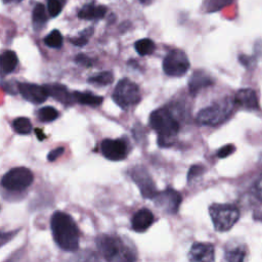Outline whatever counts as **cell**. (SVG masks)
I'll return each mask as SVG.
<instances>
[{"mask_svg": "<svg viewBox=\"0 0 262 262\" xmlns=\"http://www.w3.org/2000/svg\"><path fill=\"white\" fill-rule=\"evenodd\" d=\"M50 226L53 238L60 249L66 251H76L78 249L79 228L69 214L56 211L51 217Z\"/></svg>", "mask_w": 262, "mask_h": 262, "instance_id": "cell-1", "label": "cell"}, {"mask_svg": "<svg viewBox=\"0 0 262 262\" xmlns=\"http://www.w3.org/2000/svg\"><path fill=\"white\" fill-rule=\"evenodd\" d=\"M96 246L106 262H135L136 260L135 250L116 234L98 236Z\"/></svg>", "mask_w": 262, "mask_h": 262, "instance_id": "cell-2", "label": "cell"}, {"mask_svg": "<svg viewBox=\"0 0 262 262\" xmlns=\"http://www.w3.org/2000/svg\"><path fill=\"white\" fill-rule=\"evenodd\" d=\"M149 124L158 134V143L161 147L174 144L180 126L167 108L161 107L154 111L149 116Z\"/></svg>", "mask_w": 262, "mask_h": 262, "instance_id": "cell-3", "label": "cell"}, {"mask_svg": "<svg viewBox=\"0 0 262 262\" xmlns=\"http://www.w3.org/2000/svg\"><path fill=\"white\" fill-rule=\"evenodd\" d=\"M234 104V99L229 97L223 98L205 108H202L196 116V121L202 125H219L230 117Z\"/></svg>", "mask_w": 262, "mask_h": 262, "instance_id": "cell-4", "label": "cell"}, {"mask_svg": "<svg viewBox=\"0 0 262 262\" xmlns=\"http://www.w3.org/2000/svg\"><path fill=\"white\" fill-rule=\"evenodd\" d=\"M209 213L214 228L220 232L229 230L239 218L237 207L231 204H212L209 207Z\"/></svg>", "mask_w": 262, "mask_h": 262, "instance_id": "cell-5", "label": "cell"}, {"mask_svg": "<svg viewBox=\"0 0 262 262\" xmlns=\"http://www.w3.org/2000/svg\"><path fill=\"white\" fill-rule=\"evenodd\" d=\"M114 101L122 108H129L140 101L138 86L128 78L121 79L116 85L113 95Z\"/></svg>", "mask_w": 262, "mask_h": 262, "instance_id": "cell-6", "label": "cell"}, {"mask_svg": "<svg viewBox=\"0 0 262 262\" xmlns=\"http://www.w3.org/2000/svg\"><path fill=\"white\" fill-rule=\"evenodd\" d=\"M34 180L32 171L26 167H15L6 172L1 180L4 188L10 191H21L28 188Z\"/></svg>", "mask_w": 262, "mask_h": 262, "instance_id": "cell-7", "label": "cell"}, {"mask_svg": "<svg viewBox=\"0 0 262 262\" xmlns=\"http://www.w3.org/2000/svg\"><path fill=\"white\" fill-rule=\"evenodd\" d=\"M189 60L184 51L172 49L163 60V71L168 76L180 77L186 74L189 69Z\"/></svg>", "mask_w": 262, "mask_h": 262, "instance_id": "cell-8", "label": "cell"}, {"mask_svg": "<svg viewBox=\"0 0 262 262\" xmlns=\"http://www.w3.org/2000/svg\"><path fill=\"white\" fill-rule=\"evenodd\" d=\"M131 178L137 184L143 198L154 199L158 193L152 178L143 166L137 165L133 167L131 170Z\"/></svg>", "mask_w": 262, "mask_h": 262, "instance_id": "cell-9", "label": "cell"}, {"mask_svg": "<svg viewBox=\"0 0 262 262\" xmlns=\"http://www.w3.org/2000/svg\"><path fill=\"white\" fill-rule=\"evenodd\" d=\"M102 155L111 161L124 160L129 151L128 142L124 138L104 139L100 145Z\"/></svg>", "mask_w": 262, "mask_h": 262, "instance_id": "cell-10", "label": "cell"}, {"mask_svg": "<svg viewBox=\"0 0 262 262\" xmlns=\"http://www.w3.org/2000/svg\"><path fill=\"white\" fill-rule=\"evenodd\" d=\"M152 200L160 209L169 214H175L179 209L182 198L178 191L168 187L165 190L158 192Z\"/></svg>", "mask_w": 262, "mask_h": 262, "instance_id": "cell-11", "label": "cell"}, {"mask_svg": "<svg viewBox=\"0 0 262 262\" xmlns=\"http://www.w3.org/2000/svg\"><path fill=\"white\" fill-rule=\"evenodd\" d=\"M17 90L26 100L35 104L44 102L48 97V93L45 87L37 84L18 83Z\"/></svg>", "mask_w": 262, "mask_h": 262, "instance_id": "cell-12", "label": "cell"}, {"mask_svg": "<svg viewBox=\"0 0 262 262\" xmlns=\"http://www.w3.org/2000/svg\"><path fill=\"white\" fill-rule=\"evenodd\" d=\"M215 250L210 243H194L188 253L189 262H214Z\"/></svg>", "mask_w": 262, "mask_h": 262, "instance_id": "cell-13", "label": "cell"}, {"mask_svg": "<svg viewBox=\"0 0 262 262\" xmlns=\"http://www.w3.org/2000/svg\"><path fill=\"white\" fill-rule=\"evenodd\" d=\"M48 96L53 97L55 100L59 101L64 105H71L74 103L75 98L73 93H71L64 85L53 83V84H46L44 85Z\"/></svg>", "mask_w": 262, "mask_h": 262, "instance_id": "cell-14", "label": "cell"}, {"mask_svg": "<svg viewBox=\"0 0 262 262\" xmlns=\"http://www.w3.org/2000/svg\"><path fill=\"white\" fill-rule=\"evenodd\" d=\"M234 102L236 105L246 108V110H258L259 102L257 94L253 89L245 88L236 92L234 96Z\"/></svg>", "mask_w": 262, "mask_h": 262, "instance_id": "cell-15", "label": "cell"}, {"mask_svg": "<svg viewBox=\"0 0 262 262\" xmlns=\"http://www.w3.org/2000/svg\"><path fill=\"white\" fill-rule=\"evenodd\" d=\"M214 83L213 79L204 71L198 70L192 73L188 81V89L191 95L198 94L203 88H206Z\"/></svg>", "mask_w": 262, "mask_h": 262, "instance_id": "cell-16", "label": "cell"}, {"mask_svg": "<svg viewBox=\"0 0 262 262\" xmlns=\"http://www.w3.org/2000/svg\"><path fill=\"white\" fill-rule=\"evenodd\" d=\"M154 221H155L154 214L148 209L142 208L133 215L131 224L134 231L144 232L146 229L149 228V226L154 223Z\"/></svg>", "mask_w": 262, "mask_h": 262, "instance_id": "cell-17", "label": "cell"}, {"mask_svg": "<svg viewBox=\"0 0 262 262\" xmlns=\"http://www.w3.org/2000/svg\"><path fill=\"white\" fill-rule=\"evenodd\" d=\"M106 13V7L104 5H95L93 2L84 5L78 12V16L82 19L91 20L102 18Z\"/></svg>", "mask_w": 262, "mask_h": 262, "instance_id": "cell-18", "label": "cell"}, {"mask_svg": "<svg viewBox=\"0 0 262 262\" xmlns=\"http://www.w3.org/2000/svg\"><path fill=\"white\" fill-rule=\"evenodd\" d=\"M0 61H1V73L2 75H6L15 70L18 59L15 52L11 50H6L1 54Z\"/></svg>", "mask_w": 262, "mask_h": 262, "instance_id": "cell-19", "label": "cell"}, {"mask_svg": "<svg viewBox=\"0 0 262 262\" xmlns=\"http://www.w3.org/2000/svg\"><path fill=\"white\" fill-rule=\"evenodd\" d=\"M75 101L81 104L85 105H91V106H97L102 103L103 98L101 96L95 95L91 92H80V91H75L73 93Z\"/></svg>", "mask_w": 262, "mask_h": 262, "instance_id": "cell-20", "label": "cell"}, {"mask_svg": "<svg viewBox=\"0 0 262 262\" xmlns=\"http://www.w3.org/2000/svg\"><path fill=\"white\" fill-rule=\"evenodd\" d=\"M47 14H46V10L45 7L42 3H37L33 9L32 12V19H33V25L36 31H38L39 29H41L42 26L45 25V23L47 21Z\"/></svg>", "mask_w": 262, "mask_h": 262, "instance_id": "cell-21", "label": "cell"}, {"mask_svg": "<svg viewBox=\"0 0 262 262\" xmlns=\"http://www.w3.org/2000/svg\"><path fill=\"white\" fill-rule=\"evenodd\" d=\"M247 249L244 246H235L225 251L227 262H246Z\"/></svg>", "mask_w": 262, "mask_h": 262, "instance_id": "cell-22", "label": "cell"}, {"mask_svg": "<svg viewBox=\"0 0 262 262\" xmlns=\"http://www.w3.org/2000/svg\"><path fill=\"white\" fill-rule=\"evenodd\" d=\"M134 47H135L136 52L141 56L149 55L156 49V45H155L154 41L149 38H143V39L137 40L134 44Z\"/></svg>", "mask_w": 262, "mask_h": 262, "instance_id": "cell-23", "label": "cell"}, {"mask_svg": "<svg viewBox=\"0 0 262 262\" xmlns=\"http://www.w3.org/2000/svg\"><path fill=\"white\" fill-rule=\"evenodd\" d=\"M233 0H204L202 8L205 12L211 13L221 10L222 8L230 5Z\"/></svg>", "mask_w": 262, "mask_h": 262, "instance_id": "cell-24", "label": "cell"}, {"mask_svg": "<svg viewBox=\"0 0 262 262\" xmlns=\"http://www.w3.org/2000/svg\"><path fill=\"white\" fill-rule=\"evenodd\" d=\"M114 81V75L110 71L100 72L90 78H88V82L91 84L99 85V86H105L112 84Z\"/></svg>", "mask_w": 262, "mask_h": 262, "instance_id": "cell-25", "label": "cell"}, {"mask_svg": "<svg viewBox=\"0 0 262 262\" xmlns=\"http://www.w3.org/2000/svg\"><path fill=\"white\" fill-rule=\"evenodd\" d=\"M13 130L18 134H29L32 131V123L26 117H18L12 123Z\"/></svg>", "mask_w": 262, "mask_h": 262, "instance_id": "cell-26", "label": "cell"}, {"mask_svg": "<svg viewBox=\"0 0 262 262\" xmlns=\"http://www.w3.org/2000/svg\"><path fill=\"white\" fill-rule=\"evenodd\" d=\"M58 115V112L53 106H43L38 111V119L44 123L54 121Z\"/></svg>", "mask_w": 262, "mask_h": 262, "instance_id": "cell-27", "label": "cell"}, {"mask_svg": "<svg viewBox=\"0 0 262 262\" xmlns=\"http://www.w3.org/2000/svg\"><path fill=\"white\" fill-rule=\"evenodd\" d=\"M44 43L51 48H60L62 45V36L58 30L51 31L45 38Z\"/></svg>", "mask_w": 262, "mask_h": 262, "instance_id": "cell-28", "label": "cell"}, {"mask_svg": "<svg viewBox=\"0 0 262 262\" xmlns=\"http://www.w3.org/2000/svg\"><path fill=\"white\" fill-rule=\"evenodd\" d=\"M93 31H94V29L92 27H89V28L83 30L82 32H80L77 37L71 38L70 42L76 46H80V47L84 46L88 43V39L93 34Z\"/></svg>", "mask_w": 262, "mask_h": 262, "instance_id": "cell-29", "label": "cell"}, {"mask_svg": "<svg viewBox=\"0 0 262 262\" xmlns=\"http://www.w3.org/2000/svg\"><path fill=\"white\" fill-rule=\"evenodd\" d=\"M62 8V4L59 0H47V9L51 17L57 16Z\"/></svg>", "mask_w": 262, "mask_h": 262, "instance_id": "cell-30", "label": "cell"}, {"mask_svg": "<svg viewBox=\"0 0 262 262\" xmlns=\"http://www.w3.org/2000/svg\"><path fill=\"white\" fill-rule=\"evenodd\" d=\"M75 62L78 63L79 66L85 67V68H90L92 67V60L84 53H79L75 56Z\"/></svg>", "mask_w": 262, "mask_h": 262, "instance_id": "cell-31", "label": "cell"}, {"mask_svg": "<svg viewBox=\"0 0 262 262\" xmlns=\"http://www.w3.org/2000/svg\"><path fill=\"white\" fill-rule=\"evenodd\" d=\"M204 172V167L202 165H193L190 167L187 173V180L190 181L192 178L200 176Z\"/></svg>", "mask_w": 262, "mask_h": 262, "instance_id": "cell-32", "label": "cell"}, {"mask_svg": "<svg viewBox=\"0 0 262 262\" xmlns=\"http://www.w3.org/2000/svg\"><path fill=\"white\" fill-rule=\"evenodd\" d=\"M235 147L232 144H226L224 146H222L218 151H217V156L218 158H226L229 155H231L234 151Z\"/></svg>", "mask_w": 262, "mask_h": 262, "instance_id": "cell-33", "label": "cell"}, {"mask_svg": "<svg viewBox=\"0 0 262 262\" xmlns=\"http://www.w3.org/2000/svg\"><path fill=\"white\" fill-rule=\"evenodd\" d=\"M63 150H64V148H63L62 146H59V147H56V148L52 149V150L48 154L47 160H48L49 162H54L55 160H57V159L63 154Z\"/></svg>", "mask_w": 262, "mask_h": 262, "instance_id": "cell-34", "label": "cell"}, {"mask_svg": "<svg viewBox=\"0 0 262 262\" xmlns=\"http://www.w3.org/2000/svg\"><path fill=\"white\" fill-rule=\"evenodd\" d=\"M238 59H239L241 63H243V64H244L245 67H247V68H252V67H254V66H255V63H256L255 58H253L252 56L244 55V54L239 55Z\"/></svg>", "mask_w": 262, "mask_h": 262, "instance_id": "cell-35", "label": "cell"}, {"mask_svg": "<svg viewBox=\"0 0 262 262\" xmlns=\"http://www.w3.org/2000/svg\"><path fill=\"white\" fill-rule=\"evenodd\" d=\"M2 87H3V89L6 91V92H8V93H10V94H14L15 93V90H16V88H13L12 86H11V82H6V83H3L2 84Z\"/></svg>", "mask_w": 262, "mask_h": 262, "instance_id": "cell-36", "label": "cell"}, {"mask_svg": "<svg viewBox=\"0 0 262 262\" xmlns=\"http://www.w3.org/2000/svg\"><path fill=\"white\" fill-rule=\"evenodd\" d=\"M256 188H257V193H258V196L262 200V175L261 177L259 178L257 184H256Z\"/></svg>", "mask_w": 262, "mask_h": 262, "instance_id": "cell-37", "label": "cell"}, {"mask_svg": "<svg viewBox=\"0 0 262 262\" xmlns=\"http://www.w3.org/2000/svg\"><path fill=\"white\" fill-rule=\"evenodd\" d=\"M35 132H36L37 137H38V139H39V140H44V139L46 138V135L43 133V131H42V130H40V129H36V130H35Z\"/></svg>", "mask_w": 262, "mask_h": 262, "instance_id": "cell-38", "label": "cell"}, {"mask_svg": "<svg viewBox=\"0 0 262 262\" xmlns=\"http://www.w3.org/2000/svg\"><path fill=\"white\" fill-rule=\"evenodd\" d=\"M3 3H10V2H20L23 0H2Z\"/></svg>", "mask_w": 262, "mask_h": 262, "instance_id": "cell-39", "label": "cell"}, {"mask_svg": "<svg viewBox=\"0 0 262 262\" xmlns=\"http://www.w3.org/2000/svg\"><path fill=\"white\" fill-rule=\"evenodd\" d=\"M142 4H145V3H148L150 0H139Z\"/></svg>", "mask_w": 262, "mask_h": 262, "instance_id": "cell-40", "label": "cell"}]
</instances>
